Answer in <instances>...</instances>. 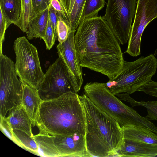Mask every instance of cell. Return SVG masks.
I'll use <instances>...</instances> for the list:
<instances>
[{"label":"cell","instance_id":"20","mask_svg":"<svg viewBox=\"0 0 157 157\" xmlns=\"http://www.w3.org/2000/svg\"><path fill=\"white\" fill-rule=\"evenodd\" d=\"M0 9L12 24L17 25L21 15V0H0Z\"/></svg>","mask_w":157,"mask_h":157},{"label":"cell","instance_id":"21","mask_svg":"<svg viewBox=\"0 0 157 157\" xmlns=\"http://www.w3.org/2000/svg\"><path fill=\"white\" fill-rule=\"evenodd\" d=\"M21 15L16 25L26 33L30 22L37 15L34 11L32 0H21Z\"/></svg>","mask_w":157,"mask_h":157},{"label":"cell","instance_id":"27","mask_svg":"<svg viewBox=\"0 0 157 157\" xmlns=\"http://www.w3.org/2000/svg\"><path fill=\"white\" fill-rule=\"evenodd\" d=\"M51 5L55 10L59 16L61 17L70 25L68 16L60 0H51Z\"/></svg>","mask_w":157,"mask_h":157},{"label":"cell","instance_id":"28","mask_svg":"<svg viewBox=\"0 0 157 157\" xmlns=\"http://www.w3.org/2000/svg\"><path fill=\"white\" fill-rule=\"evenodd\" d=\"M137 91L143 92L150 96L157 97V82L151 80L140 87Z\"/></svg>","mask_w":157,"mask_h":157},{"label":"cell","instance_id":"30","mask_svg":"<svg viewBox=\"0 0 157 157\" xmlns=\"http://www.w3.org/2000/svg\"><path fill=\"white\" fill-rule=\"evenodd\" d=\"M51 0H32L33 6L36 15L51 6Z\"/></svg>","mask_w":157,"mask_h":157},{"label":"cell","instance_id":"13","mask_svg":"<svg viewBox=\"0 0 157 157\" xmlns=\"http://www.w3.org/2000/svg\"><path fill=\"white\" fill-rule=\"evenodd\" d=\"M118 153L121 157H155L157 144L124 139Z\"/></svg>","mask_w":157,"mask_h":157},{"label":"cell","instance_id":"11","mask_svg":"<svg viewBox=\"0 0 157 157\" xmlns=\"http://www.w3.org/2000/svg\"><path fill=\"white\" fill-rule=\"evenodd\" d=\"M76 31H71L66 40L59 43L56 48L69 77L74 91L78 92L83 83L82 67L81 66L74 40Z\"/></svg>","mask_w":157,"mask_h":157},{"label":"cell","instance_id":"10","mask_svg":"<svg viewBox=\"0 0 157 157\" xmlns=\"http://www.w3.org/2000/svg\"><path fill=\"white\" fill-rule=\"evenodd\" d=\"M157 18V0H138L128 46L125 53L133 57L141 54L142 36L147 25Z\"/></svg>","mask_w":157,"mask_h":157},{"label":"cell","instance_id":"26","mask_svg":"<svg viewBox=\"0 0 157 157\" xmlns=\"http://www.w3.org/2000/svg\"><path fill=\"white\" fill-rule=\"evenodd\" d=\"M42 39L45 43L47 50H50L55 44V40L54 39L53 30L49 17L45 34Z\"/></svg>","mask_w":157,"mask_h":157},{"label":"cell","instance_id":"15","mask_svg":"<svg viewBox=\"0 0 157 157\" xmlns=\"http://www.w3.org/2000/svg\"><path fill=\"white\" fill-rule=\"evenodd\" d=\"M42 101L37 89L23 84L22 104L31 120L33 127L36 125L38 113Z\"/></svg>","mask_w":157,"mask_h":157},{"label":"cell","instance_id":"16","mask_svg":"<svg viewBox=\"0 0 157 157\" xmlns=\"http://www.w3.org/2000/svg\"><path fill=\"white\" fill-rule=\"evenodd\" d=\"M124 139L157 144V135L142 127L129 126L121 128Z\"/></svg>","mask_w":157,"mask_h":157},{"label":"cell","instance_id":"33","mask_svg":"<svg viewBox=\"0 0 157 157\" xmlns=\"http://www.w3.org/2000/svg\"><path fill=\"white\" fill-rule=\"evenodd\" d=\"M157 54V48L155 52V53L154 55L155 56Z\"/></svg>","mask_w":157,"mask_h":157},{"label":"cell","instance_id":"1","mask_svg":"<svg viewBox=\"0 0 157 157\" xmlns=\"http://www.w3.org/2000/svg\"><path fill=\"white\" fill-rule=\"evenodd\" d=\"M74 40L81 66L107 76L109 80L121 71L124 60L120 43L101 16L81 21Z\"/></svg>","mask_w":157,"mask_h":157},{"label":"cell","instance_id":"32","mask_svg":"<svg viewBox=\"0 0 157 157\" xmlns=\"http://www.w3.org/2000/svg\"><path fill=\"white\" fill-rule=\"evenodd\" d=\"M60 1L66 11L69 19L76 0H60Z\"/></svg>","mask_w":157,"mask_h":157},{"label":"cell","instance_id":"9","mask_svg":"<svg viewBox=\"0 0 157 157\" xmlns=\"http://www.w3.org/2000/svg\"><path fill=\"white\" fill-rule=\"evenodd\" d=\"M43 101L57 98L69 92H74L68 72L60 57L50 65L37 89Z\"/></svg>","mask_w":157,"mask_h":157},{"label":"cell","instance_id":"31","mask_svg":"<svg viewBox=\"0 0 157 157\" xmlns=\"http://www.w3.org/2000/svg\"><path fill=\"white\" fill-rule=\"evenodd\" d=\"M0 123L1 131L9 139L18 145V143L12 132V130L10 128L6 122L4 120L3 122Z\"/></svg>","mask_w":157,"mask_h":157},{"label":"cell","instance_id":"17","mask_svg":"<svg viewBox=\"0 0 157 157\" xmlns=\"http://www.w3.org/2000/svg\"><path fill=\"white\" fill-rule=\"evenodd\" d=\"M49 8L37 14L31 20L26 32L27 38L43 39L45 33L49 19Z\"/></svg>","mask_w":157,"mask_h":157},{"label":"cell","instance_id":"8","mask_svg":"<svg viewBox=\"0 0 157 157\" xmlns=\"http://www.w3.org/2000/svg\"><path fill=\"white\" fill-rule=\"evenodd\" d=\"M136 3V0H108L103 17L122 45L128 40Z\"/></svg>","mask_w":157,"mask_h":157},{"label":"cell","instance_id":"6","mask_svg":"<svg viewBox=\"0 0 157 157\" xmlns=\"http://www.w3.org/2000/svg\"><path fill=\"white\" fill-rule=\"evenodd\" d=\"M16 73L23 84L38 89L44 74L40 65L36 48L25 36L14 41Z\"/></svg>","mask_w":157,"mask_h":157},{"label":"cell","instance_id":"5","mask_svg":"<svg viewBox=\"0 0 157 157\" xmlns=\"http://www.w3.org/2000/svg\"><path fill=\"white\" fill-rule=\"evenodd\" d=\"M157 69V59L154 54L141 56L132 62L124 61L123 68L114 78L105 83L113 94H129L152 80Z\"/></svg>","mask_w":157,"mask_h":157},{"label":"cell","instance_id":"3","mask_svg":"<svg viewBox=\"0 0 157 157\" xmlns=\"http://www.w3.org/2000/svg\"><path fill=\"white\" fill-rule=\"evenodd\" d=\"M79 97L85 115L86 147L90 157H120L124 139L117 122L85 94Z\"/></svg>","mask_w":157,"mask_h":157},{"label":"cell","instance_id":"29","mask_svg":"<svg viewBox=\"0 0 157 157\" xmlns=\"http://www.w3.org/2000/svg\"><path fill=\"white\" fill-rule=\"evenodd\" d=\"M49 19L51 23L55 41L57 39V25L58 18L59 16L51 5L49 9Z\"/></svg>","mask_w":157,"mask_h":157},{"label":"cell","instance_id":"23","mask_svg":"<svg viewBox=\"0 0 157 157\" xmlns=\"http://www.w3.org/2000/svg\"><path fill=\"white\" fill-rule=\"evenodd\" d=\"M105 0H86L80 18L84 19L98 16V12L104 6Z\"/></svg>","mask_w":157,"mask_h":157},{"label":"cell","instance_id":"18","mask_svg":"<svg viewBox=\"0 0 157 157\" xmlns=\"http://www.w3.org/2000/svg\"><path fill=\"white\" fill-rule=\"evenodd\" d=\"M54 136L48 134L39 133L33 135V138L38 146V155L43 157H60L56 147Z\"/></svg>","mask_w":157,"mask_h":157},{"label":"cell","instance_id":"19","mask_svg":"<svg viewBox=\"0 0 157 157\" xmlns=\"http://www.w3.org/2000/svg\"><path fill=\"white\" fill-rule=\"evenodd\" d=\"M115 95L121 100L129 103L132 107L136 106L144 107L147 112V115L145 117L150 121H157V101H137L126 93H119Z\"/></svg>","mask_w":157,"mask_h":157},{"label":"cell","instance_id":"14","mask_svg":"<svg viewBox=\"0 0 157 157\" xmlns=\"http://www.w3.org/2000/svg\"><path fill=\"white\" fill-rule=\"evenodd\" d=\"M8 114L4 120L11 130H21L33 136L31 120L22 103L12 109Z\"/></svg>","mask_w":157,"mask_h":157},{"label":"cell","instance_id":"4","mask_svg":"<svg viewBox=\"0 0 157 157\" xmlns=\"http://www.w3.org/2000/svg\"><path fill=\"white\" fill-rule=\"evenodd\" d=\"M83 89L84 94L90 101L116 120L121 128L129 126L141 127L157 134V127L154 124L122 102L105 83L88 82Z\"/></svg>","mask_w":157,"mask_h":157},{"label":"cell","instance_id":"25","mask_svg":"<svg viewBox=\"0 0 157 157\" xmlns=\"http://www.w3.org/2000/svg\"><path fill=\"white\" fill-rule=\"evenodd\" d=\"M12 24L0 9V54L2 53V44L4 40L6 30Z\"/></svg>","mask_w":157,"mask_h":157},{"label":"cell","instance_id":"24","mask_svg":"<svg viewBox=\"0 0 157 157\" xmlns=\"http://www.w3.org/2000/svg\"><path fill=\"white\" fill-rule=\"evenodd\" d=\"M72 30L66 21L61 17L59 16L57 25V40L59 43L65 41L70 33Z\"/></svg>","mask_w":157,"mask_h":157},{"label":"cell","instance_id":"12","mask_svg":"<svg viewBox=\"0 0 157 157\" xmlns=\"http://www.w3.org/2000/svg\"><path fill=\"white\" fill-rule=\"evenodd\" d=\"M60 157H90L86 147L85 135L78 132L64 136H54Z\"/></svg>","mask_w":157,"mask_h":157},{"label":"cell","instance_id":"22","mask_svg":"<svg viewBox=\"0 0 157 157\" xmlns=\"http://www.w3.org/2000/svg\"><path fill=\"white\" fill-rule=\"evenodd\" d=\"M18 145L21 148L30 152L38 155V146L33 136L32 137L25 132L19 130H12Z\"/></svg>","mask_w":157,"mask_h":157},{"label":"cell","instance_id":"2","mask_svg":"<svg viewBox=\"0 0 157 157\" xmlns=\"http://www.w3.org/2000/svg\"><path fill=\"white\" fill-rule=\"evenodd\" d=\"M36 126L40 133L64 136L76 132L86 135L84 111L77 93L69 92L55 99L43 101Z\"/></svg>","mask_w":157,"mask_h":157},{"label":"cell","instance_id":"7","mask_svg":"<svg viewBox=\"0 0 157 157\" xmlns=\"http://www.w3.org/2000/svg\"><path fill=\"white\" fill-rule=\"evenodd\" d=\"M17 76L13 61L0 53V122L9 111L22 103L23 84Z\"/></svg>","mask_w":157,"mask_h":157}]
</instances>
